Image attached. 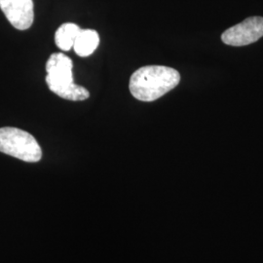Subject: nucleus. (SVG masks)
<instances>
[{
	"label": "nucleus",
	"instance_id": "f257e3e1",
	"mask_svg": "<svg viewBox=\"0 0 263 263\" xmlns=\"http://www.w3.org/2000/svg\"><path fill=\"white\" fill-rule=\"evenodd\" d=\"M180 74L175 68L164 66H142L130 79L131 94L141 102H153L176 88Z\"/></svg>",
	"mask_w": 263,
	"mask_h": 263
},
{
	"label": "nucleus",
	"instance_id": "f03ea898",
	"mask_svg": "<svg viewBox=\"0 0 263 263\" xmlns=\"http://www.w3.org/2000/svg\"><path fill=\"white\" fill-rule=\"evenodd\" d=\"M72 61L63 53L52 54L46 64V83L49 89L59 97L68 101H85L90 97L89 91L74 84Z\"/></svg>",
	"mask_w": 263,
	"mask_h": 263
},
{
	"label": "nucleus",
	"instance_id": "7ed1b4c3",
	"mask_svg": "<svg viewBox=\"0 0 263 263\" xmlns=\"http://www.w3.org/2000/svg\"><path fill=\"white\" fill-rule=\"evenodd\" d=\"M0 152L15 158L35 163L41 159L42 151L35 138L18 128H0Z\"/></svg>",
	"mask_w": 263,
	"mask_h": 263
},
{
	"label": "nucleus",
	"instance_id": "20e7f679",
	"mask_svg": "<svg viewBox=\"0 0 263 263\" xmlns=\"http://www.w3.org/2000/svg\"><path fill=\"white\" fill-rule=\"evenodd\" d=\"M263 37L262 17H251L226 30L221 40L226 45L246 46Z\"/></svg>",
	"mask_w": 263,
	"mask_h": 263
},
{
	"label": "nucleus",
	"instance_id": "39448f33",
	"mask_svg": "<svg viewBox=\"0 0 263 263\" xmlns=\"http://www.w3.org/2000/svg\"><path fill=\"white\" fill-rule=\"evenodd\" d=\"M0 9L10 24L17 29L26 30L34 19L32 0H0Z\"/></svg>",
	"mask_w": 263,
	"mask_h": 263
},
{
	"label": "nucleus",
	"instance_id": "423d86ee",
	"mask_svg": "<svg viewBox=\"0 0 263 263\" xmlns=\"http://www.w3.org/2000/svg\"><path fill=\"white\" fill-rule=\"evenodd\" d=\"M100 44L99 33L94 29H81L76 37L73 49L79 57H89Z\"/></svg>",
	"mask_w": 263,
	"mask_h": 263
},
{
	"label": "nucleus",
	"instance_id": "0eeeda50",
	"mask_svg": "<svg viewBox=\"0 0 263 263\" xmlns=\"http://www.w3.org/2000/svg\"><path fill=\"white\" fill-rule=\"evenodd\" d=\"M80 30L81 28L72 23H66L62 25L57 29L55 34L57 46L62 51H69L71 48H73L74 41Z\"/></svg>",
	"mask_w": 263,
	"mask_h": 263
}]
</instances>
